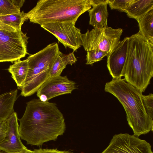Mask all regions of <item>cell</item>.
Returning <instances> with one entry per match:
<instances>
[{
	"label": "cell",
	"instance_id": "cell-1",
	"mask_svg": "<svg viewBox=\"0 0 153 153\" xmlns=\"http://www.w3.org/2000/svg\"><path fill=\"white\" fill-rule=\"evenodd\" d=\"M18 120L21 138L31 145L40 146L54 140L66 128L63 115L56 104L39 99L26 103L25 112Z\"/></svg>",
	"mask_w": 153,
	"mask_h": 153
},
{
	"label": "cell",
	"instance_id": "cell-2",
	"mask_svg": "<svg viewBox=\"0 0 153 153\" xmlns=\"http://www.w3.org/2000/svg\"><path fill=\"white\" fill-rule=\"evenodd\" d=\"M104 90L114 95L123 105L134 135L138 137L153 131V120L146 112L140 91L121 78H112L106 82Z\"/></svg>",
	"mask_w": 153,
	"mask_h": 153
},
{
	"label": "cell",
	"instance_id": "cell-3",
	"mask_svg": "<svg viewBox=\"0 0 153 153\" xmlns=\"http://www.w3.org/2000/svg\"><path fill=\"white\" fill-rule=\"evenodd\" d=\"M153 76V45L138 33L128 37L124 79L144 92Z\"/></svg>",
	"mask_w": 153,
	"mask_h": 153
},
{
	"label": "cell",
	"instance_id": "cell-4",
	"mask_svg": "<svg viewBox=\"0 0 153 153\" xmlns=\"http://www.w3.org/2000/svg\"><path fill=\"white\" fill-rule=\"evenodd\" d=\"M90 0H39L25 13V21L41 25L52 22H76L82 14L91 9Z\"/></svg>",
	"mask_w": 153,
	"mask_h": 153
},
{
	"label": "cell",
	"instance_id": "cell-5",
	"mask_svg": "<svg viewBox=\"0 0 153 153\" xmlns=\"http://www.w3.org/2000/svg\"><path fill=\"white\" fill-rule=\"evenodd\" d=\"M59 48L56 42L51 43L27 58L28 69L24 84L20 89L21 95H32L49 78V73Z\"/></svg>",
	"mask_w": 153,
	"mask_h": 153
},
{
	"label": "cell",
	"instance_id": "cell-6",
	"mask_svg": "<svg viewBox=\"0 0 153 153\" xmlns=\"http://www.w3.org/2000/svg\"><path fill=\"white\" fill-rule=\"evenodd\" d=\"M123 31L121 28L114 29L108 27L93 29L82 34V46L87 51L97 49L108 55L120 41Z\"/></svg>",
	"mask_w": 153,
	"mask_h": 153
},
{
	"label": "cell",
	"instance_id": "cell-7",
	"mask_svg": "<svg viewBox=\"0 0 153 153\" xmlns=\"http://www.w3.org/2000/svg\"><path fill=\"white\" fill-rule=\"evenodd\" d=\"M28 37L21 30L15 32L0 30V62L13 63L28 54Z\"/></svg>",
	"mask_w": 153,
	"mask_h": 153
},
{
	"label": "cell",
	"instance_id": "cell-8",
	"mask_svg": "<svg viewBox=\"0 0 153 153\" xmlns=\"http://www.w3.org/2000/svg\"><path fill=\"white\" fill-rule=\"evenodd\" d=\"M75 23L73 21L52 22L40 26L53 35L66 48L68 47L75 51L82 46V33Z\"/></svg>",
	"mask_w": 153,
	"mask_h": 153
},
{
	"label": "cell",
	"instance_id": "cell-9",
	"mask_svg": "<svg viewBox=\"0 0 153 153\" xmlns=\"http://www.w3.org/2000/svg\"><path fill=\"white\" fill-rule=\"evenodd\" d=\"M101 153H153L146 141L128 133L114 135L107 148Z\"/></svg>",
	"mask_w": 153,
	"mask_h": 153
},
{
	"label": "cell",
	"instance_id": "cell-10",
	"mask_svg": "<svg viewBox=\"0 0 153 153\" xmlns=\"http://www.w3.org/2000/svg\"><path fill=\"white\" fill-rule=\"evenodd\" d=\"M76 83L67 76L49 78L37 91V96L43 102H47L58 96L71 94L76 88Z\"/></svg>",
	"mask_w": 153,
	"mask_h": 153
},
{
	"label": "cell",
	"instance_id": "cell-11",
	"mask_svg": "<svg viewBox=\"0 0 153 153\" xmlns=\"http://www.w3.org/2000/svg\"><path fill=\"white\" fill-rule=\"evenodd\" d=\"M17 114L14 111L7 120V128L4 139L0 142V150L6 153L17 152L27 148L21 140Z\"/></svg>",
	"mask_w": 153,
	"mask_h": 153
},
{
	"label": "cell",
	"instance_id": "cell-12",
	"mask_svg": "<svg viewBox=\"0 0 153 153\" xmlns=\"http://www.w3.org/2000/svg\"><path fill=\"white\" fill-rule=\"evenodd\" d=\"M128 43V37L120 41L107 57V66L112 78L123 76Z\"/></svg>",
	"mask_w": 153,
	"mask_h": 153
},
{
	"label": "cell",
	"instance_id": "cell-13",
	"mask_svg": "<svg viewBox=\"0 0 153 153\" xmlns=\"http://www.w3.org/2000/svg\"><path fill=\"white\" fill-rule=\"evenodd\" d=\"M107 4V0L105 2L92 6V8L88 11L89 24L94 28L101 29L108 27Z\"/></svg>",
	"mask_w": 153,
	"mask_h": 153
},
{
	"label": "cell",
	"instance_id": "cell-14",
	"mask_svg": "<svg viewBox=\"0 0 153 153\" xmlns=\"http://www.w3.org/2000/svg\"><path fill=\"white\" fill-rule=\"evenodd\" d=\"M18 90L14 89L0 94V122L6 121L14 111Z\"/></svg>",
	"mask_w": 153,
	"mask_h": 153
},
{
	"label": "cell",
	"instance_id": "cell-15",
	"mask_svg": "<svg viewBox=\"0 0 153 153\" xmlns=\"http://www.w3.org/2000/svg\"><path fill=\"white\" fill-rule=\"evenodd\" d=\"M28 69L27 59H19L10 65L7 69L11 74V77L15 81L18 88L20 90L25 80Z\"/></svg>",
	"mask_w": 153,
	"mask_h": 153
},
{
	"label": "cell",
	"instance_id": "cell-16",
	"mask_svg": "<svg viewBox=\"0 0 153 153\" xmlns=\"http://www.w3.org/2000/svg\"><path fill=\"white\" fill-rule=\"evenodd\" d=\"M153 9V0H134L124 12L136 20Z\"/></svg>",
	"mask_w": 153,
	"mask_h": 153
},
{
	"label": "cell",
	"instance_id": "cell-17",
	"mask_svg": "<svg viewBox=\"0 0 153 153\" xmlns=\"http://www.w3.org/2000/svg\"><path fill=\"white\" fill-rule=\"evenodd\" d=\"M77 61L74 52L68 54H65L59 51L50 71L49 78L61 75L67 65H72Z\"/></svg>",
	"mask_w": 153,
	"mask_h": 153
},
{
	"label": "cell",
	"instance_id": "cell-18",
	"mask_svg": "<svg viewBox=\"0 0 153 153\" xmlns=\"http://www.w3.org/2000/svg\"><path fill=\"white\" fill-rule=\"evenodd\" d=\"M139 24V33L153 45V9L136 20Z\"/></svg>",
	"mask_w": 153,
	"mask_h": 153
},
{
	"label": "cell",
	"instance_id": "cell-19",
	"mask_svg": "<svg viewBox=\"0 0 153 153\" xmlns=\"http://www.w3.org/2000/svg\"><path fill=\"white\" fill-rule=\"evenodd\" d=\"M24 0H0V16L20 12Z\"/></svg>",
	"mask_w": 153,
	"mask_h": 153
},
{
	"label": "cell",
	"instance_id": "cell-20",
	"mask_svg": "<svg viewBox=\"0 0 153 153\" xmlns=\"http://www.w3.org/2000/svg\"><path fill=\"white\" fill-rule=\"evenodd\" d=\"M23 11L19 13L0 16V21L15 28L17 31L21 30V27L25 22Z\"/></svg>",
	"mask_w": 153,
	"mask_h": 153
},
{
	"label": "cell",
	"instance_id": "cell-21",
	"mask_svg": "<svg viewBox=\"0 0 153 153\" xmlns=\"http://www.w3.org/2000/svg\"><path fill=\"white\" fill-rule=\"evenodd\" d=\"M108 54L105 52L98 49H94L87 51L86 55L87 65H91L94 63L101 60Z\"/></svg>",
	"mask_w": 153,
	"mask_h": 153
},
{
	"label": "cell",
	"instance_id": "cell-22",
	"mask_svg": "<svg viewBox=\"0 0 153 153\" xmlns=\"http://www.w3.org/2000/svg\"><path fill=\"white\" fill-rule=\"evenodd\" d=\"M134 0H107V4L111 10L124 12Z\"/></svg>",
	"mask_w": 153,
	"mask_h": 153
},
{
	"label": "cell",
	"instance_id": "cell-23",
	"mask_svg": "<svg viewBox=\"0 0 153 153\" xmlns=\"http://www.w3.org/2000/svg\"><path fill=\"white\" fill-rule=\"evenodd\" d=\"M142 99L146 112L149 118L153 120V94L150 93L146 95H143Z\"/></svg>",
	"mask_w": 153,
	"mask_h": 153
},
{
	"label": "cell",
	"instance_id": "cell-24",
	"mask_svg": "<svg viewBox=\"0 0 153 153\" xmlns=\"http://www.w3.org/2000/svg\"><path fill=\"white\" fill-rule=\"evenodd\" d=\"M32 153H71L67 151H60L56 149H48L40 148L32 151Z\"/></svg>",
	"mask_w": 153,
	"mask_h": 153
},
{
	"label": "cell",
	"instance_id": "cell-25",
	"mask_svg": "<svg viewBox=\"0 0 153 153\" xmlns=\"http://www.w3.org/2000/svg\"><path fill=\"white\" fill-rule=\"evenodd\" d=\"M0 30H7L10 31L15 32L17 31L15 28L8 25H5L0 21Z\"/></svg>",
	"mask_w": 153,
	"mask_h": 153
},
{
	"label": "cell",
	"instance_id": "cell-26",
	"mask_svg": "<svg viewBox=\"0 0 153 153\" xmlns=\"http://www.w3.org/2000/svg\"><path fill=\"white\" fill-rule=\"evenodd\" d=\"M7 128V120L0 122V133H5Z\"/></svg>",
	"mask_w": 153,
	"mask_h": 153
},
{
	"label": "cell",
	"instance_id": "cell-27",
	"mask_svg": "<svg viewBox=\"0 0 153 153\" xmlns=\"http://www.w3.org/2000/svg\"><path fill=\"white\" fill-rule=\"evenodd\" d=\"M107 0H90L92 6L105 2Z\"/></svg>",
	"mask_w": 153,
	"mask_h": 153
},
{
	"label": "cell",
	"instance_id": "cell-28",
	"mask_svg": "<svg viewBox=\"0 0 153 153\" xmlns=\"http://www.w3.org/2000/svg\"><path fill=\"white\" fill-rule=\"evenodd\" d=\"M33 151L30 150L28 149L27 148L23 149L21 151L11 152L10 153H32Z\"/></svg>",
	"mask_w": 153,
	"mask_h": 153
},
{
	"label": "cell",
	"instance_id": "cell-29",
	"mask_svg": "<svg viewBox=\"0 0 153 153\" xmlns=\"http://www.w3.org/2000/svg\"><path fill=\"white\" fill-rule=\"evenodd\" d=\"M5 133H0V142L4 138Z\"/></svg>",
	"mask_w": 153,
	"mask_h": 153
},
{
	"label": "cell",
	"instance_id": "cell-30",
	"mask_svg": "<svg viewBox=\"0 0 153 153\" xmlns=\"http://www.w3.org/2000/svg\"><path fill=\"white\" fill-rule=\"evenodd\" d=\"M0 153H5V152L0 150Z\"/></svg>",
	"mask_w": 153,
	"mask_h": 153
}]
</instances>
